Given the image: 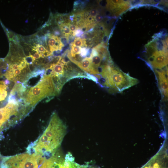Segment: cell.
<instances>
[{
    "mask_svg": "<svg viewBox=\"0 0 168 168\" xmlns=\"http://www.w3.org/2000/svg\"><path fill=\"white\" fill-rule=\"evenodd\" d=\"M23 60L28 65L33 64L35 61L33 56L31 55L25 57L23 58Z\"/></svg>",
    "mask_w": 168,
    "mask_h": 168,
    "instance_id": "cell-14",
    "label": "cell"
},
{
    "mask_svg": "<svg viewBox=\"0 0 168 168\" xmlns=\"http://www.w3.org/2000/svg\"><path fill=\"white\" fill-rule=\"evenodd\" d=\"M141 168H168L167 160L163 157L157 156Z\"/></svg>",
    "mask_w": 168,
    "mask_h": 168,
    "instance_id": "cell-10",
    "label": "cell"
},
{
    "mask_svg": "<svg viewBox=\"0 0 168 168\" xmlns=\"http://www.w3.org/2000/svg\"><path fill=\"white\" fill-rule=\"evenodd\" d=\"M71 45L80 47H87V46L86 39H82L80 37H76L74 41L72 43Z\"/></svg>",
    "mask_w": 168,
    "mask_h": 168,
    "instance_id": "cell-13",
    "label": "cell"
},
{
    "mask_svg": "<svg viewBox=\"0 0 168 168\" xmlns=\"http://www.w3.org/2000/svg\"><path fill=\"white\" fill-rule=\"evenodd\" d=\"M48 159H45L40 168H82L83 165L77 164L70 153L64 156L57 150Z\"/></svg>",
    "mask_w": 168,
    "mask_h": 168,
    "instance_id": "cell-5",
    "label": "cell"
},
{
    "mask_svg": "<svg viewBox=\"0 0 168 168\" xmlns=\"http://www.w3.org/2000/svg\"><path fill=\"white\" fill-rule=\"evenodd\" d=\"M14 115L13 109L9 105L0 109V131L6 124L9 126Z\"/></svg>",
    "mask_w": 168,
    "mask_h": 168,
    "instance_id": "cell-7",
    "label": "cell"
},
{
    "mask_svg": "<svg viewBox=\"0 0 168 168\" xmlns=\"http://www.w3.org/2000/svg\"><path fill=\"white\" fill-rule=\"evenodd\" d=\"M66 131V125L57 114L54 112L46 130L29 146L28 153L41 155L46 157L50 156L58 149Z\"/></svg>",
    "mask_w": 168,
    "mask_h": 168,
    "instance_id": "cell-1",
    "label": "cell"
},
{
    "mask_svg": "<svg viewBox=\"0 0 168 168\" xmlns=\"http://www.w3.org/2000/svg\"><path fill=\"white\" fill-rule=\"evenodd\" d=\"M58 95L55 85L50 75H45L35 86L27 89L23 99L26 106L32 109L37 103L46 98Z\"/></svg>",
    "mask_w": 168,
    "mask_h": 168,
    "instance_id": "cell-2",
    "label": "cell"
},
{
    "mask_svg": "<svg viewBox=\"0 0 168 168\" xmlns=\"http://www.w3.org/2000/svg\"><path fill=\"white\" fill-rule=\"evenodd\" d=\"M103 19V17L100 15L98 14L95 17V20L97 23H99L101 22Z\"/></svg>",
    "mask_w": 168,
    "mask_h": 168,
    "instance_id": "cell-15",
    "label": "cell"
},
{
    "mask_svg": "<svg viewBox=\"0 0 168 168\" xmlns=\"http://www.w3.org/2000/svg\"><path fill=\"white\" fill-rule=\"evenodd\" d=\"M9 86L4 84L3 81H0V105H4L8 102V92L9 90Z\"/></svg>",
    "mask_w": 168,
    "mask_h": 168,
    "instance_id": "cell-11",
    "label": "cell"
},
{
    "mask_svg": "<svg viewBox=\"0 0 168 168\" xmlns=\"http://www.w3.org/2000/svg\"><path fill=\"white\" fill-rule=\"evenodd\" d=\"M45 36L49 38L48 44L50 52L53 53L54 51L60 50L62 49L64 45L59 37L50 34H47Z\"/></svg>",
    "mask_w": 168,
    "mask_h": 168,
    "instance_id": "cell-9",
    "label": "cell"
},
{
    "mask_svg": "<svg viewBox=\"0 0 168 168\" xmlns=\"http://www.w3.org/2000/svg\"><path fill=\"white\" fill-rule=\"evenodd\" d=\"M69 23L61 22L59 24V27L64 36L66 38H69L71 35L73 36L72 32L70 31L69 27Z\"/></svg>",
    "mask_w": 168,
    "mask_h": 168,
    "instance_id": "cell-12",
    "label": "cell"
},
{
    "mask_svg": "<svg viewBox=\"0 0 168 168\" xmlns=\"http://www.w3.org/2000/svg\"><path fill=\"white\" fill-rule=\"evenodd\" d=\"M82 168H99L93 166L83 165Z\"/></svg>",
    "mask_w": 168,
    "mask_h": 168,
    "instance_id": "cell-17",
    "label": "cell"
},
{
    "mask_svg": "<svg viewBox=\"0 0 168 168\" xmlns=\"http://www.w3.org/2000/svg\"><path fill=\"white\" fill-rule=\"evenodd\" d=\"M106 8L115 16H118L131 7L130 1H107Z\"/></svg>",
    "mask_w": 168,
    "mask_h": 168,
    "instance_id": "cell-6",
    "label": "cell"
},
{
    "mask_svg": "<svg viewBox=\"0 0 168 168\" xmlns=\"http://www.w3.org/2000/svg\"><path fill=\"white\" fill-rule=\"evenodd\" d=\"M33 56L35 60L39 59L41 57L40 54L37 52L34 54Z\"/></svg>",
    "mask_w": 168,
    "mask_h": 168,
    "instance_id": "cell-16",
    "label": "cell"
},
{
    "mask_svg": "<svg viewBox=\"0 0 168 168\" xmlns=\"http://www.w3.org/2000/svg\"><path fill=\"white\" fill-rule=\"evenodd\" d=\"M165 41L156 38L146 47L148 61L156 70L163 69L168 64L167 44Z\"/></svg>",
    "mask_w": 168,
    "mask_h": 168,
    "instance_id": "cell-3",
    "label": "cell"
},
{
    "mask_svg": "<svg viewBox=\"0 0 168 168\" xmlns=\"http://www.w3.org/2000/svg\"><path fill=\"white\" fill-rule=\"evenodd\" d=\"M159 82V86L163 94L165 96H168V79L167 71L159 70H156Z\"/></svg>",
    "mask_w": 168,
    "mask_h": 168,
    "instance_id": "cell-8",
    "label": "cell"
},
{
    "mask_svg": "<svg viewBox=\"0 0 168 168\" xmlns=\"http://www.w3.org/2000/svg\"><path fill=\"white\" fill-rule=\"evenodd\" d=\"M139 83L136 79L125 73L115 66L106 79L103 87L109 88L112 91L121 92Z\"/></svg>",
    "mask_w": 168,
    "mask_h": 168,
    "instance_id": "cell-4",
    "label": "cell"
}]
</instances>
